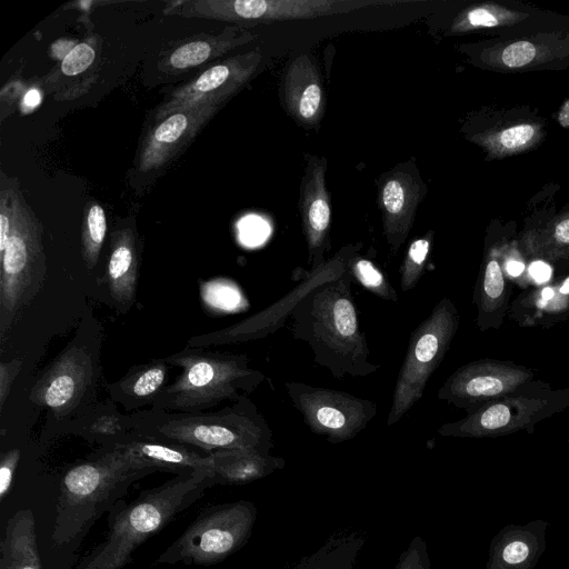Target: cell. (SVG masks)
Segmentation results:
<instances>
[{"label":"cell","instance_id":"obj_29","mask_svg":"<svg viewBox=\"0 0 569 569\" xmlns=\"http://www.w3.org/2000/svg\"><path fill=\"white\" fill-rule=\"evenodd\" d=\"M433 232L429 230L425 236L415 239L408 247L400 266V288L407 292L416 287L425 273L432 248Z\"/></svg>","mask_w":569,"mask_h":569},{"label":"cell","instance_id":"obj_34","mask_svg":"<svg viewBox=\"0 0 569 569\" xmlns=\"http://www.w3.org/2000/svg\"><path fill=\"white\" fill-rule=\"evenodd\" d=\"M548 251H569V213L555 219L542 237Z\"/></svg>","mask_w":569,"mask_h":569},{"label":"cell","instance_id":"obj_2","mask_svg":"<svg viewBox=\"0 0 569 569\" xmlns=\"http://www.w3.org/2000/svg\"><path fill=\"white\" fill-rule=\"evenodd\" d=\"M213 483L210 472L196 470L140 492L129 505L110 509L107 539L79 569H121L131 553L149 537L160 531L178 513L189 508Z\"/></svg>","mask_w":569,"mask_h":569},{"label":"cell","instance_id":"obj_31","mask_svg":"<svg viewBox=\"0 0 569 569\" xmlns=\"http://www.w3.org/2000/svg\"><path fill=\"white\" fill-rule=\"evenodd\" d=\"M167 368L162 363L148 366L127 379L124 390L138 398L152 396L166 379Z\"/></svg>","mask_w":569,"mask_h":569},{"label":"cell","instance_id":"obj_39","mask_svg":"<svg viewBox=\"0 0 569 569\" xmlns=\"http://www.w3.org/2000/svg\"><path fill=\"white\" fill-rule=\"evenodd\" d=\"M529 272L537 282H546L551 277L550 267L542 261L532 262L529 267Z\"/></svg>","mask_w":569,"mask_h":569},{"label":"cell","instance_id":"obj_25","mask_svg":"<svg viewBox=\"0 0 569 569\" xmlns=\"http://www.w3.org/2000/svg\"><path fill=\"white\" fill-rule=\"evenodd\" d=\"M527 17V13L487 2L462 10L451 23L450 31L462 33L481 28L511 26Z\"/></svg>","mask_w":569,"mask_h":569},{"label":"cell","instance_id":"obj_42","mask_svg":"<svg viewBox=\"0 0 569 569\" xmlns=\"http://www.w3.org/2000/svg\"><path fill=\"white\" fill-rule=\"evenodd\" d=\"M558 120L562 127L569 128V100L562 106Z\"/></svg>","mask_w":569,"mask_h":569},{"label":"cell","instance_id":"obj_8","mask_svg":"<svg viewBox=\"0 0 569 569\" xmlns=\"http://www.w3.org/2000/svg\"><path fill=\"white\" fill-rule=\"evenodd\" d=\"M160 433L210 452L256 450L270 453L272 431L254 405L243 395L237 406L207 417H188L166 422Z\"/></svg>","mask_w":569,"mask_h":569},{"label":"cell","instance_id":"obj_26","mask_svg":"<svg viewBox=\"0 0 569 569\" xmlns=\"http://www.w3.org/2000/svg\"><path fill=\"white\" fill-rule=\"evenodd\" d=\"M254 37L251 33H242L239 37H231L218 41H191L176 49L169 62L174 69H187L201 64L212 54L227 51L236 46L251 41Z\"/></svg>","mask_w":569,"mask_h":569},{"label":"cell","instance_id":"obj_6","mask_svg":"<svg viewBox=\"0 0 569 569\" xmlns=\"http://www.w3.org/2000/svg\"><path fill=\"white\" fill-rule=\"evenodd\" d=\"M257 518L246 500L212 506L198 515L184 532L158 558L157 563L212 565L246 545Z\"/></svg>","mask_w":569,"mask_h":569},{"label":"cell","instance_id":"obj_43","mask_svg":"<svg viewBox=\"0 0 569 569\" xmlns=\"http://www.w3.org/2000/svg\"><path fill=\"white\" fill-rule=\"evenodd\" d=\"M553 296V291L551 288L543 289L541 297L543 300H549Z\"/></svg>","mask_w":569,"mask_h":569},{"label":"cell","instance_id":"obj_20","mask_svg":"<svg viewBox=\"0 0 569 569\" xmlns=\"http://www.w3.org/2000/svg\"><path fill=\"white\" fill-rule=\"evenodd\" d=\"M0 569H42L30 509L18 510L8 519L0 542Z\"/></svg>","mask_w":569,"mask_h":569},{"label":"cell","instance_id":"obj_37","mask_svg":"<svg viewBox=\"0 0 569 569\" xmlns=\"http://www.w3.org/2000/svg\"><path fill=\"white\" fill-rule=\"evenodd\" d=\"M22 361L13 359L10 362L0 363V409L2 410L9 395L11 383L20 371Z\"/></svg>","mask_w":569,"mask_h":569},{"label":"cell","instance_id":"obj_32","mask_svg":"<svg viewBox=\"0 0 569 569\" xmlns=\"http://www.w3.org/2000/svg\"><path fill=\"white\" fill-rule=\"evenodd\" d=\"M395 569H431L426 541L415 537L398 559Z\"/></svg>","mask_w":569,"mask_h":569},{"label":"cell","instance_id":"obj_41","mask_svg":"<svg viewBox=\"0 0 569 569\" xmlns=\"http://www.w3.org/2000/svg\"><path fill=\"white\" fill-rule=\"evenodd\" d=\"M506 269L510 276L517 277L522 273L525 264L519 260L510 259L506 263Z\"/></svg>","mask_w":569,"mask_h":569},{"label":"cell","instance_id":"obj_24","mask_svg":"<svg viewBox=\"0 0 569 569\" xmlns=\"http://www.w3.org/2000/svg\"><path fill=\"white\" fill-rule=\"evenodd\" d=\"M542 137L539 123L521 122L478 134L473 141L487 151L489 158L495 159L527 151L541 141Z\"/></svg>","mask_w":569,"mask_h":569},{"label":"cell","instance_id":"obj_19","mask_svg":"<svg viewBox=\"0 0 569 569\" xmlns=\"http://www.w3.org/2000/svg\"><path fill=\"white\" fill-rule=\"evenodd\" d=\"M208 456L214 485H244L262 479L286 465L281 457L256 450H219Z\"/></svg>","mask_w":569,"mask_h":569},{"label":"cell","instance_id":"obj_14","mask_svg":"<svg viewBox=\"0 0 569 569\" xmlns=\"http://www.w3.org/2000/svg\"><path fill=\"white\" fill-rule=\"evenodd\" d=\"M221 106L202 104L178 109L150 131L139 156L143 172L162 167L187 147Z\"/></svg>","mask_w":569,"mask_h":569},{"label":"cell","instance_id":"obj_10","mask_svg":"<svg viewBox=\"0 0 569 569\" xmlns=\"http://www.w3.org/2000/svg\"><path fill=\"white\" fill-rule=\"evenodd\" d=\"M403 0H202L186 3L184 14L234 22L267 23L343 14Z\"/></svg>","mask_w":569,"mask_h":569},{"label":"cell","instance_id":"obj_38","mask_svg":"<svg viewBox=\"0 0 569 569\" xmlns=\"http://www.w3.org/2000/svg\"><path fill=\"white\" fill-rule=\"evenodd\" d=\"M91 429L98 433L112 435L119 429V426L114 417L103 416L94 422Z\"/></svg>","mask_w":569,"mask_h":569},{"label":"cell","instance_id":"obj_3","mask_svg":"<svg viewBox=\"0 0 569 569\" xmlns=\"http://www.w3.org/2000/svg\"><path fill=\"white\" fill-rule=\"evenodd\" d=\"M156 471L136 462L122 446L70 468L60 481L52 541L66 546L118 503L136 479Z\"/></svg>","mask_w":569,"mask_h":569},{"label":"cell","instance_id":"obj_4","mask_svg":"<svg viewBox=\"0 0 569 569\" xmlns=\"http://www.w3.org/2000/svg\"><path fill=\"white\" fill-rule=\"evenodd\" d=\"M11 217L4 250L0 252V333L10 330L20 311L34 298L46 277L41 227L18 188L1 183Z\"/></svg>","mask_w":569,"mask_h":569},{"label":"cell","instance_id":"obj_9","mask_svg":"<svg viewBox=\"0 0 569 569\" xmlns=\"http://www.w3.org/2000/svg\"><path fill=\"white\" fill-rule=\"evenodd\" d=\"M287 393L303 422L330 443L353 439L377 415V405L345 391L287 381Z\"/></svg>","mask_w":569,"mask_h":569},{"label":"cell","instance_id":"obj_17","mask_svg":"<svg viewBox=\"0 0 569 569\" xmlns=\"http://www.w3.org/2000/svg\"><path fill=\"white\" fill-rule=\"evenodd\" d=\"M549 522L506 525L491 539L485 569H533L546 550Z\"/></svg>","mask_w":569,"mask_h":569},{"label":"cell","instance_id":"obj_22","mask_svg":"<svg viewBox=\"0 0 569 569\" xmlns=\"http://www.w3.org/2000/svg\"><path fill=\"white\" fill-rule=\"evenodd\" d=\"M122 447L136 462L153 470L186 473L209 471L210 468L209 456L203 457L183 448L147 442H132Z\"/></svg>","mask_w":569,"mask_h":569},{"label":"cell","instance_id":"obj_21","mask_svg":"<svg viewBox=\"0 0 569 569\" xmlns=\"http://www.w3.org/2000/svg\"><path fill=\"white\" fill-rule=\"evenodd\" d=\"M107 282L112 298L119 303L134 299L137 282V252L130 229L111 236V252L107 267Z\"/></svg>","mask_w":569,"mask_h":569},{"label":"cell","instance_id":"obj_35","mask_svg":"<svg viewBox=\"0 0 569 569\" xmlns=\"http://www.w3.org/2000/svg\"><path fill=\"white\" fill-rule=\"evenodd\" d=\"M505 281L500 266L497 260L488 261L485 270L482 291L488 300L497 299L501 296Z\"/></svg>","mask_w":569,"mask_h":569},{"label":"cell","instance_id":"obj_15","mask_svg":"<svg viewBox=\"0 0 569 569\" xmlns=\"http://www.w3.org/2000/svg\"><path fill=\"white\" fill-rule=\"evenodd\" d=\"M422 188L416 170L405 168L391 171L380 184L383 234L393 252L399 250L413 226L417 207L423 197Z\"/></svg>","mask_w":569,"mask_h":569},{"label":"cell","instance_id":"obj_27","mask_svg":"<svg viewBox=\"0 0 569 569\" xmlns=\"http://www.w3.org/2000/svg\"><path fill=\"white\" fill-rule=\"evenodd\" d=\"M551 48L531 41L520 40L510 42L488 53L489 62L503 69H521L538 60H547Z\"/></svg>","mask_w":569,"mask_h":569},{"label":"cell","instance_id":"obj_18","mask_svg":"<svg viewBox=\"0 0 569 569\" xmlns=\"http://www.w3.org/2000/svg\"><path fill=\"white\" fill-rule=\"evenodd\" d=\"M516 372L495 371L489 365L472 363L459 368L438 391V398L467 408L481 399L501 395L519 382Z\"/></svg>","mask_w":569,"mask_h":569},{"label":"cell","instance_id":"obj_5","mask_svg":"<svg viewBox=\"0 0 569 569\" xmlns=\"http://www.w3.org/2000/svg\"><path fill=\"white\" fill-rule=\"evenodd\" d=\"M168 361L182 368L166 391L168 406L183 411L202 410L223 400L239 401V390L251 392L264 380L260 371L248 366L244 355L189 352Z\"/></svg>","mask_w":569,"mask_h":569},{"label":"cell","instance_id":"obj_1","mask_svg":"<svg viewBox=\"0 0 569 569\" xmlns=\"http://www.w3.org/2000/svg\"><path fill=\"white\" fill-rule=\"evenodd\" d=\"M351 282L346 268L340 277L306 292L289 313L293 338L305 341L313 361L339 380L367 377L380 368L370 361Z\"/></svg>","mask_w":569,"mask_h":569},{"label":"cell","instance_id":"obj_12","mask_svg":"<svg viewBox=\"0 0 569 569\" xmlns=\"http://www.w3.org/2000/svg\"><path fill=\"white\" fill-rule=\"evenodd\" d=\"M327 159L308 156L301 181L299 210L310 270L321 267L330 250L331 202L326 186Z\"/></svg>","mask_w":569,"mask_h":569},{"label":"cell","instance_id":"obj_16","mask_svg":"<svg viewBox=\"0 0 569 569\" xmlns=\"http://www.w3.org/2000/svg\"><path fill=\"white\" fill-rule=\"evenodd\" d=\"M281 98L287 112L300 124L315 127L322 119L326 94L313 59L300 54L288 64L281 82Z\"/></svg>","mask_w":569,"mask_h":569},{"label":"cell","instance_id":"obj_44","mask_svg":"<svg viewBox=\"0 0 569 569\" xmlns=\"http://www.w3.org/2000/svg\"><path fill=\"white\" fill-rule=\"evenodd\" d=\"M559 292L562 295H569V278L562 283V286L559 289Z\"/></svg>","mask_w":569,"mask_h":569},{"label":"cell","instance_id":"obj_11","mask_svg":"<svg viewBox=\"0 0 569 569\" xmlns=\"http://www.w3.org/2000/svg\"><path fill=\"white\" fill-rule=\"evenodd\" d=\"M261 51L254 49L209 68L193 82L177 90L162 107L159 117L182 108L223 104L253 76L261 63Z\"/></svg>","mask_w":569,"mask_h":569},{"label":"cell","instance_id":"obj_36","mask_svg":"<svg viewBox=\"0 0 569 569\" xmlns=\"http://www.w3.org/2000/svg\"><path fill=\"white\" fill-rule=\"evenodd\" d=\"M20 459V450L12 449L2 455L0 461V500L2 501L9 492L13 473Z\"/></svg>","mask_w":569,"mask_h":569},{"label":"cell","instance_id":"obj_13","mask_svg":"<svg viewBox=\"0 0 569 569\" xmlns=\"http://www.w3.org/2000/svg\"><path fill=\"white\" fill-rule=\"evenodd\" d=\"M91 379L90 356L83 349L72 347L61 353L37 381L31 399L56 413H64L77 405Z\"/></svg>","mask_w":569,"mask_h":569},{"label":"cell","instance_id":"obj_23","mask_svg":"<svg viewBox=\"0 0 569 569\" xmlns=\"http://www.w3.org/2000/svg\"><path fill=\"white\" fill-rule=\"evenodd\" d=\"M365 542L363 532H335L317 551L303 557L292 569H353Z\"/></svg>","mask_w":569,"mask_h":569},{"label":"cell","instance_id":"obj_30","mask_svg":"<svg viewBox=\"0 0 569 569\" xmlns=\"http://www.w3.org/2000/svg\"><path fill=\"white\" fill-rule=\"evenodd\" d=\"M107 231L104 210L100 204L89 208L82 231V258L88 270L98 262L100 250Z\"/></svg>","mask_w":569,"mask_h":569},{"label":"cell","instance_id":"obj_7","mask_svg":"<svg viewBox=\"0 0 569 569\" xmlns=\"http://www.w3.org/2000/svg\"><path fill=\"white\" fill-rule=\"evenodd\" d=\"M457 328L456 307L448 298H443L411 332L395 385L387 417L388 427L396 425L421 399L427 382L441 363Z\"/></svg>","mask_w":569,"mask_h":569},{"label":"cell","instance_id":"obj_33","mask_svg":"<svg viewBox=\"0 0 569 569\" xmlns=\"http://www.w3.org/2000/svg\"><path fill=\"white\" fill-rule=\"evenodd\" d=\"M96 52L88 43H78L62 59L61 71L66 76H76L86 71L93 62Z\"/></svg>","mask_w":569,"mask_h":569},{"label":"cell","instance_id":"obj_28","mask_svg":"<svg viewBox=\"0 0 569 569\" xmlns=\"http://www.w3.org/2000/svg\"><path fill=\"white\" fill-rule=\"evenodd\" d=\"M347 270L352 280H356L375 296L388 301H398V293L391 286L388 277L371 259L358 253L348 261Z\"/></svg>","mask_w":569,"mask_h":569},{"label":"cell","instance_id":"obj_40","mask_svg":"<svg viewBox=\"0 0 569 569\" xmlns=\"http://www.w3.org/2000/svg\"><path fill=\"white\" fill-rule=\"evenodd\" d=\"M41 101V94L40 92L32 88L30 89L26 94H24V98H23V104L27 107V108H34L37 107Z\"/></svg>","mask_w":569,"mask_h":569}]
</instances>
